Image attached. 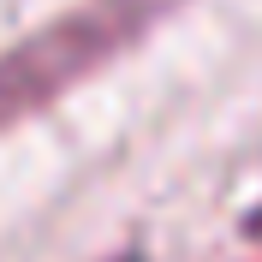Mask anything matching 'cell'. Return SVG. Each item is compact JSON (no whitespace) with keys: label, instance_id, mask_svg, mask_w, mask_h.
Here are the masks:
<instances>
[{"label":"cell","instance_id":"1","mask_svg":"<svg viewBox=\"0 0 262 262\" xmlns=\"http://www.w3.org/2000/svg\"><path fill=\"white\" fill-rule=\"evenodd\" d=\"M179 0H83L66 18H48L24 42L0 48V131L42 114L66 90H78L114 66L125 48H137Z\"/></svg>","mask_w":262,"mask_h":262},{"label":"cell","instance_id":"2","mask_svg":"<svg viewBox=\"0 0 262 262\" xmlns=\"http://www.w3.org/2000/svg\"><path fill=\"white\" fill-rule=\"evenodd\" d=\"M250 227H256V232H262V214H256V221H250Z\"/></svg>","mask_w":262,"mask_h":262}]
</instances>
